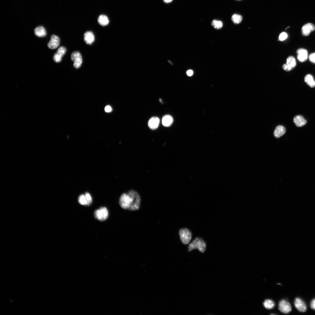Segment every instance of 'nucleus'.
I'll use <instances>...</instances> for the list:
<instances>
[{
  "label": "nucleus",
  "instance_id": "1",
  "mask_svg": "<svg viewBox=\"0 0 315 315\" xmlns=\"http://www.w3.org/2000/svg\"><path fill=\"white\" fill-rule=\"evenodd\" d=\"M141 200L137 192L132 190L122 194L119 199V204L124 209L135 211L139 208Z\"/></svg>",
  "mask_w": 315,
  "mask_h": 315
},
{
  "label": "nucleus",
  "instance_id": "2",
  "mask_svg": "<svg viewBox=\"0 0 315 315\" xmlns=\"http://www.w3.org/2000/svg\"><path fill=\"white\" fill-rule=\"evenodd\" d=\"M206 245L205 242L201 238H196L190 244L188 247L189 251H190L195 249H197L202 253L205 250Z\"/></svg>",
  "mask_w": 315,
  "mask_h": 315
},
{
  "label": "nucleus",
  "instance_id": "3",
  "mask_svg": "<svg viewBox=\"0 0 315 315\" xmlns=\"http://www.w3.org/2000/svg\"><path fill=\"white\" fill-rule=\"evenodd\" d=\"M179 235L181 241L184 244H188L191 239V233L188 229H181L179 231Z\"/></svg>",
  "mask_w": 315,
  "mask_h": 315
},
{
  "label": "nucleus",
  "instance_id": "4",
  "mask_svg": "<svg viewBox=\"0 0 315 315\" xmlns=\"http://www.w3.org/2000/svg\"><path fill=\"white\" fill-rule=\"evenodd\" d=\"M108 213V211L105 207H102L99 209L96 210L94 213V217L100 221H104L107 218Z\"/></svg>",
  "mask_w": 315,
  "mask_h": 315
},
{
  "label": "nucleus",
  "instance_id": "5",
  "mask_svg": "<svg viewBox=\"0 0 315 315\" xmlns=\"http://www.w3.org/2000/svg\"><path fill=\"white\" fill-rule=\"evenodd\" d=\"M71 59L74 62V66L76 69L80 68L81 65L82 60L80 53L77 51L73 52L71 55Z\"/></svg>",
  "mask_w": 315,
  "mask_h": 315
},
{
  "label": "nucleus",
  "instance_id": "6",
  "mask_svg": "<svg viewBox=\"0 0 315 315\" xmlns=\"http://www.w3.org/2000/svg\"><path fill=\"white\" fill-rule=\"evenodd\" d=\"M279 309L282 313H288L291 311V307L290 303L285 300H281L279 304Z\"/></svg>",
  "mask_w": 315,
  "mask_h": 315
},
{
  "label": "nucleus",
  "instance_id": "7",
  "mask_svg": "<svg viewBox=\"0 0 315 315\" xmlns=\"http://www.w3.org/2000/svg\"><path fill=\"white\" fill-rule=\"evenodd\" d=\"M296 63L295 58L293 56H289L287 59L286 64L283 65V69L289 71L293 69L296 66Z\"/></svg>",
  "mask_w": 315,
  "mask_h": 315
},
{
  "label": "nucleus",
  "instance_id": "8",
  "mask_svg": "<svg viewBox=\"0 0 315 315\" xmlns=\"http://www.w3.org/2000/svg\"><path fill=\"white\" fill-rule=\"evenodd\" d=\"M66 51V48L63 46H61L58 49L57 52L53 55L54 61L57 63L61 61L62 58L65 54Z\"/></svg>",
  "mask_w": 315,
  "mask_h": 315
},
{
  "label": "nucleus",
  "instance_id": "9",
  "mask_svg": "<svg viewBox=\"0 0 315 315\" xmlns=\"http://www.w3.org/2000/svg\"><path fill=\"white\" fill-rule=\"evenodd\" d=\"M60 43L59 38L56 35H52L51 36L50 40L48 44V46L50 49H55L59 46Z\"/></svg>",
  "mask_w": 315,
  "mask_h": 315
},
{
  "label": "nucleus",
  "instance_id": "10",
  "mask_svg": "<svg viewBox=\"0 0 315 315\" xmlns=\"http://www.w3.org/2000/svg\"><path fill=\"white\" fill-rule=\"evenodd\" d=\"M294 304L296 309L300 312H304L307 309L306 304L299 298H297L295 299Z\"/></svg>",
  "mask_w": 315,
  "mask_h": 315
},
{
  "label": "nucleus",
  "instance_id": "11",
  "mask_svg": "<svg viewBox=\"0 0 315 315\" xmlns=\"http://www.w3.org/2000/svg\"><path fill=\"white\" fill-rule=\"evenodd\" d=\"M315 29V27L314 24L311 23H307L302 26L301 29L302 34L304 36H307Z\"/></svg>",
  "mask_w": 315,
  "mask_h": 315
},
{
  "label": "nucleus",
  "instance_id": "12",
  "mask_svg": "<svg viewBox=\"0 0 315 315\" xmlns=\"http://www.w3.org/2000/svg\"><path fill=\"white\" fill-rule=\"evenodd\" d=\"M297 59L300 62H303L306 61L308 58V52L305 49L300 48L297 51Z\"/></svg>",
  "mask_w": 315,
  "mask_h": 315
},
{
  "label": "nucleus",
  "instance_id": "13",
  "mask_svg": "<svg viewBox=\"0 0 315 315\" xmlns=\"http://www.w3.org/2000/svg\"><path fill=\"white\" fill-rule=\"evenodd\" d=\"M84 39L86 43L88 45H91L94 41V35L92 32L87 31L84 34Z\"/></svg>",
  "mask_w": 315,
  "mask_h": 315
},
{
  "label": "nucleus",
  "instance_id": "14",
  "mask_svg": "<svg viewBox=\"0 0 315 315\" xmlns=\"http://www.w3.org/2000/svg\"><path fill=\"white\" fill-rule=\"evenodd\" d=\"M160 122V120L157 117H153L149 120L148 125L149 127L152 130H154L157 128Z\"/></svg>",
  "mask_w": 315,
  "mask_h": 315
},
{
  "label": "nucleus",
  "instance_id": "15",
  "mask_svg": "<svg viewBox=\"0 0 315 315\" xmlns=\"http://www.w3.org/2000/svg\"><path fill=\"white\" fill-rule=\"evenodd\" d=\"M293 121L295 125L298 127L303 126L307 123V121L304 118L300 115L295 116L294 118Z\"/></svg>",
  "mask_w": 315,
  "mask_h": 315
},
{
  "label": "nucleus",
  "instance_id": "16",
  "mask_svg": "<svg viewBox=\"0 0 315 315\" xmlns=\"http://www.w3.org/2000/svg\"><path fill=\"white\" fill-rule=\"evenodd\" d=\"M286 131V129L284 126H278L276 127L274 134L276 138H279L285 134Z\"/></svg>",
  "mask_w": 315,
  "mask_h": 315
},
{
  "label": "nucleus",
  "instance_id": "17",
  "mask_svg": "<svg viewBox=\"0 0 315 315\" xmlns=\"http://www.w3.org/2000/svg\"><path fill=\"white\" fill-rule=\"evenodd\" d=\"M34 33L39 37H44L46 35V32L45 28L42 26H39L34 29Z\"/></svg>",
  "mask_w": 315,
  "mask_h": 315
},
{
  "label": "nucleus",
  "instance_id": "18",
  "mask_svg": "<svg viewBox=\"0 0 315 315\" xmlns=\"http://www.w3.org/2000/svg\"><path fill=\"white\" fill-rule=\"evenodd\" d=\"M304 80L311 88H314L315 86V81L313 77L311 75L308 74L306 75L304 77Z\"/></svg>",
  "mask_w": 315,
  "mask_h": 315
},
{
  "label": "nucleus",
  "instance_id": "19",
  "mask_svg": "<svg viewBox=\"0 0 315 315\" xmlns=\"http://www.w3.org/2000/svg\"><path fill=\"white\" fill-rule=\"evenodd\" d=\"M98 22L100 25L104 26L108 24L109 20L107 16L105 15H101L98 18Z\"/></svg>",
  "mask_w": 315,
  "mask_h": 315
},
{
  "label": "nucleus",
  "instance_id": "20",
  "mask_svg": "<svg viewBox=\"0 0 315 315\" xmlns=\"http://www.w3.org/2000/svg\"><path fill=\"white\" fill-rule=\"evenodd\" d=\"M173 121L172 118L170 115H166L164 116L162 120V124L164 126L168 127L170 126Z\"/></svg>",
  "mask_w": 315,
  "mask_h": 315
},
{
  "label": "nucleus",
  "instance_id": "21",
  "mask_svg": "<svg viewBox=\"0 0 315 315\" xmlns=\"http://www.w3.org/2000/svg\"><path fill=\"white\" fill-rule=\"evenodd\" d=\"M263 304L264 307L268 309H271L273 308L275 305V304L274 302L270 299H267L265 300L264 301Z\"/></svg>",
  "mask_w": 315,
  "mask_h": 315
},
{
  "label": "nucleus",
  "instance_id": "22",
  "mask_svg": "<svg viewBox=\"0 0 315 315\" xmlns=\"http://www.w3.org/2000/svg\"><path fill=\"white\" fill-rule=\"evenodd\" d=\"M242 19V16L240 15L234 14L232 16L231 20L235 24H238L240 23Z\"/></svg>",
  "mask_w": 315,
  "mask_h": 315
},
{
  "label": "nucleus",
  "instance_id": "23",
  "mask_svg": "<svg viewBox=\"0 0 315 315\" xmlns=\"http://www.w3.org/2000/svg\"><path fill=\"white\" fill-rule=\"evenodd\" d=\"M211 24L214 28L217 29L221 28L223 25V23L221 21L215 20L212 21Z\"/></svg>",
  "mask_w": 315,
  "mask_h": 315
},
{
  "label": "nucleus",
  "instance_id": "24",
  "mask_svg": "<svg viewBox=\"0 0 315 315\" xmlns=\"http://www.w3.org/2000/svg\"><path fill=\"white\" fill-rule=\"evenodd\" d=\"M78 200L79 203L80 204L87 205L88 202L85 195H80L78 197Z\"/></svg>",
  "mask_w": 315,
  "mask_h": 315
},
{
  "label": "nucleus",
  "instance_id": "25",
  "mask_svg": "<svg viewBox=\"0 0 315 315\" xmlns=\"http://www.w3.org/2000/svg\"><path fill=\"white\" fill-rule=\"evenodd\" d=\"M288 35L285 32H283L280 34L279 39L281 41H283L286 39Z\"/></svg>",
  "mask_w": 315,
  "mask_h": 315
},
{
  "label": "nucleus",
  "instance_id": "26",
  "mask_svg": "<svg viewBox=\"0 0 315 315\" xmlns=\"http://www.w3.org/2000/svg\"><path fill=\"white\" fill-rule=\"evenodd\" d=\"M85 195L88 202L87 205H89L92 202V197L90 194L88 192H86Z\"/></svg>",
  "mask_w": 315,
  "mask_h": 315
},
{
  "label": "nucleus",
  "instance_id": "27",
  "mask_svg": "<svg viewBox=\"0 0 315 315\" xmlns=\"http://www.w3.org/2000/svg\"><path fill=\"white\" fill-rule=\"evenodd\" d=\"M309 59L310 62L315 63V52L310 54L309 56Z\"/></svg>",
  "mask_w": 315,
  "mask_h": 315
},
{
  "label": "nucleus",
  "instance_id": "28",
  "mask_svg": "<svg viewBox=\"0 0 315 315\" xmlns=\"http://www.w3.org/2000/svg\"><path fill=\"white\" fill-rule=\"evenodd\" d=\"M310 306L311 309L315 310V298L312 300L311 301Z\"/></svg>",
  "mask_w": 315,
  "mask_h": 315
},
{
  "label": "nucleus",
  "instance_id": "29",
  "mask_svg": "<svg viewBox=\"0 0 315 315\" xmlns=\"http://www.w3.org/2000/svg\"><path fill=\"white\" fill-rule=\"evenodd\" d=\"M104 110L106 112H109L111 111L112 109L111 106L108 105L105 107Z\"/></svg>",
  "mask_w": 315,
  "mask_h": 315
},
{
  "label": "nucleus",
  "instance_id": "30",
  "mask_svg": "<svg viewBox=\"0 0 315 315\" xmlns=\"http://www.w3.org/2000/svg\"><path fill=\"white\" fill-rule=\"evenodd\" d=\"M186 74L188 76H191L193 74V71L191 70H188L186 71Z\"/></svg>",
  "mask_w": 315,
  "mask_h": 315
},
{
  "label": "nucleus",
  "instance_id": "31",
  "mask_svg": "<svg viewBox=\"0 0 315 315\" xmlns=\"http://www.w3.org/2000/svg\"><path fill=\"white\" fill-rule=\"evenodd\" d=\"M166 3H169L171 2L172 0H163Z\"/></svg>",
  "mask_w": 315,
  "mask_h": 315
}]
</instances>
